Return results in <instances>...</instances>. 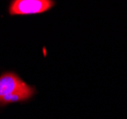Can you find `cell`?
Returning a JSON list of instances; mask_svg holds the SVG:
<instances>
[{
    "label": "cell",
    "mask_w": 127,
    "mask_h": 119,
    "mask_svg": "<svg viewBox=\"0 0 127 119\" xmlns=\"http://www.w3.org/2000/svg\"><path fill=\"white\" fill-rule=\"evenodd\" d=\"M34 93V89L26 84L13 72H6L0 76V105L26 101Z\"/></svg>",
    "instance_id": "obj_1"
},
{
    "label": "cell",
    "mask_w": 127,
    "mask_h": 119,
    "mask_svg": "<svg viewBox=\"0 0 127 119\" xmlns=\"http://www.w3.org/2000/svg\"><path fill=\"white\" fill-rule=\"evenodd\" d=\"M54 5L48 0H14L10 6L11 14H32L48 11Z\"/></svg>",
    "instance_id": "obj_2"
}]
</instances>
